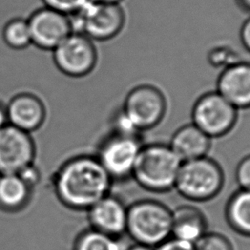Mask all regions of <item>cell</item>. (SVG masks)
Returning a JSON list of instances; mask_svg holds the SVG:
<instances>
[{
    "mask_svg": "<svg viewBox=\"0 0 250 250\" xmlns=\"http://www.w3.org/2000/svg\"><path fill=\"white\" fill-rule=\"evenodd\" d=\"M35 146L29 133L7 124L0 130V172L17 174L32 164Z\"/></svg>",
    "mask_w": 250,
    "mask_h": 250,
    "instance_id": "cell-10",
    "label": "cell"
},
{
    "mask_svg": "<svg viewBox=\"0 0 250 250\" xmlns=\"http://www.w3.org/2000/svg\"><path fill=\"white\" fill-rule=\"evenodd\" d=\"M2 37L5 44L14 50L26 48L31 44L27 21L20 18L9 21L3 27Z\"/></svg>",
    "mask_w": 250,
    "mask_h": 250,
    "instance_id": "cell-20",
    "label": "cell"
},
{
    "mask_svg": "<svg viewBox=\"0 0 250 250\" xmlns=\"http://www.w3.org/2000/svg\"><path fill=\"white\" fill-rule=\"evenodd\" d=\"M142 146L140 135L111 131L100 144L96 157L112 181H122L131 178Z\"/></svg>",
    "mask_w": 250,
    "mask_h": 250,
    "instance_id": "cell-7",
    "label": "cell"
},
{
    "mask_svg": "<svg viewBox=\"0 0 250 250\" xmlns=\"http://www.w3.org/2000/svg\"><path fill=\"white\" fill-rule=\"evenodd\" d=\"M226 218L234 231L250 237V189L239 188L229 197Z\"/></svg>",
    "mask_w": 250,
    "mask_h": 250,
    "instance_id": "cell-18",
    "label": "cell"
},
{
    "mask_svg": "<svg viewBox=\"0 0 250 250\" xmlns=\"http://www.w3.org/2000/svg\"><path fill=\"white\" fill-rule=\"evenodd\" d=\"M1 175H2V174H1V172H0V177H1Z\"/></svg>",
    "mask_w": 250,
    "mask_h": 250,
    "instance_id": "cell-31",
    "label": "cell"
},
{
    "mask_svg": "<svg viewBox=\"0 0 250 250\" xmlns=\"http://www.w3.org/2000/svg\"><path fill=\"white\" fill-rule=\"evenodd\" d=\"M206 232L207 221L199 208L183 204L172 209V237L194 245Z\"/></svg>",
    "mask_w": 250,
    "mask_h": 250,
    "instance_id": "cell-15",
    "label": "cell"
},
{
    "mask_svg": "<svg viewBox=\"0 0 250 250\" xmlns=\"http://www.w3.org/2000/svg\"><path fill=\"white\" fill-rule=\"evenodd\" d=\"M26 21L31 44L42 50L53 51L71 33L68 16L47 7L36 10Z\"/></svg>",
    "mask_w": 250,
    "mask_h": 250,
    "instance_id": "cell-11",
    "label": "cell"
},
{
    "mask_svg": "<svg viewBox=\"0 0 250 250\" xmlns=\"http://www.w3.org/2000/svg\"><path fill=\"white\" fill-rule=\"evenodd\" d=\"M44 7L50 8L66 16L80 10L89 0H42Z\"/></svg>",
    "mask_w": 250,
    "mask_h": 250,
    "instance_id": "cell-22",
    "label": "cell"
},
{
    "mask_svg": "<svg viewBox=\"0 0 250 250\" xmlns=\"http://www.w3.org/2000/svg\"><path fill=\"white\" fill-rule=\"evenodd\" d=\"M57 67L70 77H83L95 68L98 54L93 41L83 34L70 33L53 50Z\"/></svg>",
    "mask_w": 250,
    "mask_h": 250,
    "instance_id": "cell-9",
    "label": "cell"
},
{
    "mask_svg": "<svg viewBox=\"0 0 250 250\" xmlns=\"http://www.w3.org/2000/svg\"><path fill=\"white\" fill-rule=\"evenodd\" d=\"M71 33L83 34L92 41H106L118 35L125 25L120 5L89 0L80 10L68 16Z\"/></svg>",
    "mask_w": 250,
    "mask_h": 250,
    "instance_id": "cell-5",
    "label": "cell"
},
{
    "mask_svg": "<svg viewBox=\"0 0 250 250\" xmlns=\"http://www.w3.org/2000/svg\"><path fill=\"white\" fill-rule=\"evenodd\" d=\"M238 109L217 91L201 95L193 104L191 123L211 139L228 135L235 126Z\"/></svg>",
    "mask_w": 250,
    "mask_h": 250,
    "instance_id": "cell-8",
    "label": "cell"
},
{
    "mask_svg": "<svg viewBox=\"0 0 250 250\" xmlns=\"http://www.w3.org/2000/svg\"><path fill=\"white\" fill-rule=\"evenodd\" d=\"M153 250H194V245L171 236L154 247Z\"/></svg>",
    "mask_w": 250,
    "mask_h": 250,
    "instance_id": "cell-25",
    "label": "cell"
},
{
    "mask_svg": "<svg viewBox=\"0 0 250 250\" xmlns=\"http://www.w3.org/2000/svg\"><path fill=\"white\" fill-rule=\"evenodd\" d=\"M31 189L18 174H2L0 177V208L8 212L21 210L28 203Z\"/></svg>",
    "mask_w": 250,
    "mask_h": 250,
    "instance_id": "cell-17",
    "label": "cell"
},
{
    "mask_svg": "<svg viewBox=\"0 0 250 250\" xmlns=\"http://www.w3.org/2000/svg\"><path fill=\"white\" fill-rule=\"evenodd\" d=\"M17 174L22 179V181L30 188L35 187L39 183V180H40V173H39L38 169L33 165V163L27 165L26 167L21 169Z\"/></svg>",
    "mask_w": 250,
    "mask_h": 250,
    "instance_id": "cell-24",
    "label": "cell"
},
{
    "mask_svg": "<svg viewBox=\"0 0 250 250\" xmlns=\"http://www.w3.org/2000/svg\"><path fill=\"white\" fill-rule=\"evenodd\" d=\"M236 2L241 7V10L250 12V0H236Z\"/></svg>",
    "mask_w": 250,
    "mask_h": 250,
    "instance_id": "cell-29",
    "label": "cell"
},
{
    "mask_svg": "<svg viewBox=\"0 0 250 250\" xmlns=\"http://www.w3.org/2000/svg\"><path fill=\"white\" fill-rule=\"evenodd\" d=\"M120 238L90 228L75 239L73 250H124Z\"/></svg>",
    "mask_w": 250,
    "mask_h": 250,
    "instance_id": "cell-19",
    "label": "cell"
},
{
    "mask_svg": "<svg viewBox=\"0 0 250 250\" xmlns=\"http://www.w3.org/2000/svg\"><path fill=\"white\" fill-rule=\"evenodd\" d=\"M216 91L237 109L250 107V62L226 65L218 76Z\"/></svg>",
    "mask_w": 250,
    "mask_h": 250,
    "instance_id": "cell-13",
    "label": "cell"
},
{
    "mask_svg": "<svg viewBox=\"0 0 250 250\" xmlns=\"http://www.w3.org/2000/svg\"><path fill=\"white\" fill-rule=\"evenodd\" d=\"M181 163L169 145H143L131 178L148 191L166 192L174 188Z\"/></svg>",
    "mask_w": 250,
    "mask_h": 250,
    "instance_id": "cell-2",
    "label": "cell"
},
{
    "mask_svg": "<svg viewBox=\"0 0 250 250\" xmlns=\"http://www.w3.org/2000/svg\"><path fill=\"white\" fill-rule=\"evenodd\" d=\"M5 108L8 124L27 133L40 128L46 117L41 100L29 93L15 96Z\"/></svg>",
    "mask_w": 250,
    "mask_h": 250,
    "instance_id": "cell-14",
    "label": "cell"
},
{
    "mask_svg": "<svg viewBox=\"0 0 250 250\" xmlns=\"http://www.w3.org/2000/svg\"><path fill=\"white\" fill-rule=\"evenodd\" d=\"M128 206L118 197L108 193L88 210L92 229L120 238L126 233Z\"/></svg>",
    "mask_w": 250,
    "mask_h": 250,
    "instance_id": "cell-12",
    "label": "cell"
},
{
    "mask_svg": "<svg viewBox=\"0 0 250 250\" xmlns=\"http://www.w3.org/2000/svg\"><path fill=\"white\" fill-rule=\"evenodd\" d=\"M93 2H98V3H104V4H116V5H120L121 2H123L124 0H91Z\"/></svg>",
    "mask_w": 250,
    "mask_h": 250,
    "instance_id": "cell-30",
    "label": "cell"
},
{
    "mask_svg": "<svg viewBox=\"0 0 250 250\" xmlns=\"http://www.w3.org/2000/svg\"><path fill=\"white\" fill-rule=\"evenodd\" d=\"M119 110L141 133L154 128L163 120L167 101L163 92L156 86L140 84L128 92Z\"/></svg>",
    "mask_w": 250,
    "mask_h": 250,
    "instance_id": "cell-6",
    "label": "cell"
},
{
    "mask_svg": "<svg viewBox=\"0 0 250 250\" xmlns=\"http://www.w3.org/2000/svg\"><path fill=\"white\" fill-rule=\"evenodd\" d=\"M211 140L194 124L189 123L178 128L168 145L183 162L206 156L211 147Z\"/></svg>",
    "mask_w": 250,
    "mask_h": 250,
    "instance_id": "cell-16",
    "label": "cell"
},
{
    "mask_svg": "<svg viewBox=\"0 0 250 250\" xmlns=\"http://www.w3.org/2000/svg\"><path fill=\"white\" fill-rule=\"evenodd\" d=\"M172 209L160 201L141 199L127 209L126 233L135 243L156 247L171 237Z\"/></svg>",
    "mask_w": 250,
    "mask_h": 250,
    "instance_id": "cell-3",
    "label": "cell"
},
{
    "mask_svg": "<svg viewBox=\"0 0 250 250\" xmlns=\"http://www.w3.org/2000/svg\"><path fill=\"white\" fill-rule=\"evenodd\" d=\"M224 183L221 165L206 155L181 163L174 188L188 200L204 202L217 196Z\"/></svg>",
    "mask_w": 250,
    "mask_h": 250,
    "instance_id": "cell-4",
    "label": "cell"
},
{
    "mask_svg": "<svg viewBox=\"0 0 250 250\" xmlns=\"http://www.w3.org/2000/svg\"><path fill=\"white\" fill-rule=\"evenodd\" d=\"M112 179L99 159L78 155L68 159L55 179V191L66 207L83 211L109 193Z\"/></svg>",
    "mask_w": 250,
    "mask_h": 250,
    "instance_id": "cell-1",
    "label": "cell"
},
{
    "mask_svg": "<svg viewBox=\"0 0 250 250\" xmlns=\"http://www.w3.org/2000/svg\"><path fill=\"white\" fill-rule=\"evenodd\" d=\"M8 124L7 120V114H6V108L0 104V130Z\"/></svg>",
    "mask_w": 250,
    "mask_h": 250,
    "instance_id": "cell-27",
    "label": "cell"
},
{
    "mask_svg": "<svg viewBox=\"0 0 250 250\" xmlns=\"http://www.w3.org/2000/svg\"><path fill=\"white\" fill-rule=\"evenodd\" d=\"M238 36L242 46L250 53V16L241 24Z\"/></svg>",
    "mask_w": 250,
    "mask_h": 250,
    "instance_id": "cell-26",
    "label": "cell"
},
{
    "mask_svg": "<svg viewBox=\"0 0 250 250\" xmlns=\"http://www.w3.org/2000/svg\"><path fill=\"white\" fill-rule=\"evenodd\" d=\"M194 250H233V247L227 236L207 231L194 243Z\"/></svg>",
    "mask_w": 250,
    "mask_h": 250,
    "instance_id": "cell-21",
    "label": "cell"
},
{
    "mask_svg": "<svg viewBox=\"0 0 250 250\" xmlns=\"http://www.w3.org/2000/svg\"><path fill=\"white\" fill-rule=\"evenodd\" d=\"M235 179L240 188L250 189V154L238 162L235 169Z\"/></svg>",
    "mask_w": 250,
    "mask_h": 250,
    "instance_id": "cell-23",
    "label": "cell"
},
{
    "mask_svg": "<svg viewBox=\"0 0 250 250\" xmlns=\"http://www.w3.org/2000/svg\"><path fill=\"white\" fill-rule=\"evenodd\" d=\"M124 250H153L152 247L144 245V244H140V243H134L128 247H126Z\"/></svg>",
    "mask_w": 250,
    "mask_h": 250,
    "instance_id": "cell-28",
    "label": "cell"
}]
</instances>
